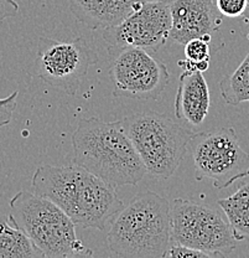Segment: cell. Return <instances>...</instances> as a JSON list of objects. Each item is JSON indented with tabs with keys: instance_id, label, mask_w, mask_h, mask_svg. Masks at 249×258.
<instances>
[{
	"instance_id": "9",
	"label": "cell",
	"mask_w": 249,
	"mask_h": 258,
	"mask_svg": "<svg viewBox=\"0 0 249 258\" xmlns=\"http://www.w3.org/2000/svg\"><path fill=\"white\" fill-rule=\"evenodd\" d=\"M113 95L124 98L157 99L170 81L168 67L140 47H122L109 69Z\"/></svg>"
},
{
	"instance_id": "7",
	"label": "cell",
	"mask_w": 249,
	"mask_h": 258,
	"mask_svg": "<svg viewBox=\"0 0 249 258\" xmlns=\"http://www.w3.org/2000/svg\"><path fill=\"white\" fill-rule=\"evenodd\" d=\"M192 160L196 180H211L217 189H226L249 176V153L240 147L233 128H217L195 134Z\"/></svg>"
},
{
	"instance_id": "12",
	"label": "cell",
	"mask_w": 249,
	"mask_h": 258,
	"mask_svg": "<svg viewBox=\"0 0 249 258\" xmlns=\"http://www.w3.org/2000/svg\"><path fill=\"white\" fill-rule=\"evenodd\" d=\"M211 106L210 88L202 72L185 71L179 79L175 97V115L187 127H200Z\"/></svg>"
},
{
	"instance_id": "6",
	"label": "cell",
	"mask_w": 249,
	"mask_h": 258,
	"mask_svg": "<svg viewBox=\"0 0 249 258\" xmlns=\"http://www.w3.org/2000/svg\"><path fill=\"white\" fill-rule=\"evenodd\" d=\"M171 240L206 252L211 257L228 256L235 238L221 211L196 201L175 199L170 204Z\"/></svg>"
},
{
	"instance_id": "11",
	"label": "cell",
	"mask_w": 249,
	"mask_h": 258,
	"mask_svg": "<svg viewBox=\"0 0 249 258\" xmlns=\"http://www.w3.org/2000/svg\"><path fill=\"white\" fill-rule=\"evenodd\" d=\"M170 10L171 31L169 40L179 45H185L196 37L211 42L223 19L215 0H173Z\"/></svg>"
},
{
	"instance_id": "16",
	"label": "cell",
	"mask_w": 249,
	"mask_h": 258,
	"mask_svg": "<svg viewBox=\"0 0 249 258\" xmlns=\"http://www.w3.org/2000/svg\"><path fill=\"white\" fill-rule=\"evenodd\" d=\"M221 96L229 106L249 102V52L239 66L219 81Z\"/></svg>"
},
{
	"instance_id": "8",
	"label": "cell",
	"mask_w": 249,
	"mask_h": 258,
	"mask_svg": "<svg viewBox=\"0 0 249 258\" xmlns=\"http://www.w3.org/2000/svg\"><path fill=\"white\" fill-rule=\"evenodd\" d=\"M95 61L92 50L81 36L71 41L40 39L35 70L44 82L72 96Z\"/></svg>"
},
{
	"instance_id": "15",
	"label": "cell",
	"mask_w": 249,
	"mask_h": 258,
	"mask_svg": "<svg viewBox=\"0 0 249 258\" xmlns=\"http://www.w3.org/2000/svg\"><path fill=\"white\" fill-rule=\"evenodd\" d=\"M35 242L17 227L9 216H0V258H42Z\"/></svg>"
},
{
	"instance_id": "2",
	"label": "cell",
	"mask_w": 249,
	"mask_h": 258,
	"mask_svg": "<svg viewBox=\"0 0 249 258\" xmlns=\"http://www.w3.org/2000/svg\"><path fill=\"white\" fill-rule=\"evenodd\" d=\"M73 164L113 185H136L148 174L123 119L82 118L72 134Z\"/></svg>"
},
{
	"instance_id": "22",
	"label": "cell",
	"mask_w": 249,
	"mask_h": 258,
	"mask_svg": "<svg viewBox=\"0 0 249 258\" xmlns=\"http://www.w3.org/2000/svg\"><path fill=\"white\" fill-rule=\"evenodd\" d=\"M178 64L186 71H199L203 74L210 67V61H190L186 58V60L179 61Z\"/></svg>"
},
{
	"instance_id": "19",
	"label": "cell",
	"mask_w": 249,
	"mask_h": 258,
	"mask_svg": "<svg viewBox=\"0 0 249 258\" xmlns=\"http://www.w3.org/2000/svg\"><path fill=\"white\" fill-rule=\"evenodd\" d=\"M208 258L210 254L200 249L192 248V247L184 246V244L171 242L165 258Z\"/></svg>"
},
{
	"instance_id": "17",
	"label": "cell",
	"mask_w": 249,
	"mask_h": 258,
	"mask_svg": "<svg viewBox=\"0 0 249 258\" xmlns=\"http://www.w3.org/2000/svg\"><path fill=\"white\" fill-rule=\"evenodd\" d=\"M211 42L206 41L202 37L191 39L184 45L185 57L190 61H210L211 58Z\"/></svg>"
},
{
	"instance_id": "14",
	"label": "cell",
	"mask_w": 249,
	"mask_h": 258,
	"mask_svg": "<svg viewBox=\"0 0 249 258\" xmlns=\"http://www.w3.org/2000/svg\"><path fill=\"white\" fill-rule=\"evenodd\" d=\"M218 205L228 220L235 240L249 242V181L240 184L228 198L219 199Z\"/></svg>"
},
{
	"instance_id": "4",
	"label": "cell",
	"mask_w": 249,
	"mask_h": 258,
	"mask_svg": "<svg viewBox=\"0 0 249 258\" xmlns=\"http://www.w3.org/2000/svg\"><path fill=\"white\" fill-rule=\"evenodd\" d=\"M9 219L35 242L45 257H91L93 251L79 240L71 217L46 198L19 191L10 200Z\"/></svg>"
},
{
	"instance_id": "13",
	"label": "cell",
	"mask_w": 249,
	"mask_h": 258,
	"mask_svg": "<svg viewBox=\"0 0 249 258\" xmlns=\"http://www.w3.org/2000/svg\"><path fill=\"white\" fill-rule=\"evenodd\" d=\"M138 0H68L71 13L92 30L116 26L139 5Z\"/></svg>"
},
{
	"instance_id": "24",
	"label": "cell",
	"mask_w": 249,
	"mask_h": 258,
	"mask_svg": "<svg viewBox=\"0 0 249 258\" xmlns=\"http://www.w3.org/2000/svg\"><path fill=\"white\" fill-rule=\"evenodd\" d=\"M140 3H150V2H166V3H171L173 0H138Z\"/></svg>"
},
{
	"instance_id": "21",
	"label": "cell",
	"mask_w": 249,
	"mask_h": 258,
	"mask_svg": "<svg viewBox=\"0 0 249 258\" xmlns=\"http://www.w3.org/2000/svg\"><path fill=\"white\" fill-rule=\"evenodd\" d=\"M20 12V7L15 0H0V24L8 18L17 16Z\"/></svg>"
},
{
	"instance_id": "10",
	"label": "cell",
	"mask_w": 249,
	"mask_h": 258,
	"mask_svg": "<svg viewBox=\"0 0 249 258\" xmlns=\"http://www.w3.org/2000/svg\"><path fill=\"white\" fill-rule=\"evenodd\" d=\"M170 3H139L120 24L103 29V39L112 47H140L157 51L170 39Z\"/></svg>"
},
{
	"instance_id": "3",
	"label": "cell",
	"mask_w": 249,
	"mask_h": 258,
	"mask_svg": "<svg viewBox=\"0 0 249 258\" xmlns=\"http://www.w3.org/2000/svg\"><path fill=\"white\" fill-rule=\"evenodd\" d=\"M171 242L170 203L149 190L120 210L107 235L111 252L125 258H165Z\"/></svg>"
},
{
	"instance_id": "1",
	"label": "cell",
	"mask_w": 249,
	"mask_h": 258,
	"mask_svg": "<svg viewBox=\"0 0 249 258\" xmlns=\"http://www.w3.org/2000/svg\"><path fill=\"white\" fill-rule=\"evenodd\" d=\"M33 192L46 198L82 228L102 231L124 208L113 185L82 166L41 165L31 180Z\"/></svg>"
},
{
	"instance_id": "18",
	"label": "cell",
	"mask_w": 249,
	"mask_h": 258,
	"mask_svg": "<svg viewBox=\"0 0 249 258\" xmlns=\"http://www.w3.org/2000/svg\"><path fill=\"white\" fill-rule=\"evenodd\" d=\"M218 12L226 18H240L247 9V0H215Z\"/></svg>"
},
{
	"instance_id": "5",
	"label": "cell",
	"mask_w": 249,
	"mask_h": 258,
	"mask_svg": "<svg viewBox=\"0 0 249 258\" xmlns=\"http://www.w3.org/2000/svg\"><path fill=\"white\" fill-rule=\"evenodd\" d=\"M123 123L148 174L159 180L175 174L196 134L154 111L135 113L123 118Z\"/></svg>"
},
{
	"instance_id": "23",
	"label": "cell",
	"mask_w": 249,
	"mask_h": 258,
	"mask_svg": "<svg viewBox=\"0 0 249 258\" xmlns=\"http://www.w3.org/2000/svg\"><path fill=\"white\" fill-rule=\"evenodd\" d=\"M240 19L249 26V0H247V9H245L244 14L240 16Z\"/></svg>"
},
{
	"instance_id": "20",
	"label": "cell",
	"mask_w": 249,
	"mask_h": 258,
	"mask_svg": "<svg viewBox=\"0 0 249 258\" xmlns=\"http://www.w3.org/2000/svg\"><path fill=\"white\" fill-rule=\"evenodd\" d=\"M18 96L19 91H14L5 98H0V127H5L12 122L13 114L17 108Z\"/></svg>"
}]
</instances>
